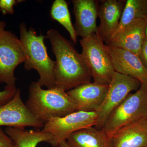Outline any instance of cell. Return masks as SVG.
Masks as SVG:
<instances>
[{"instance_id":"obj_14","label":"cell","mask_w":147,"mask_h":147,"mask_svg":"<svg viewBox=\"0 0 147 147\" xmlns=\"http://www.w3.org/2000/svg\"><path fill=\"white\" fill-rule=\"evenodd\" d=\"M72 2L75 18L74 27L77 36L84 38L92 34H97L98 1L73 0Z\"/></svg>"},{"instance_id":"obj_21","label":"cell","mask_w":147,"mask_h":147,"mask_svg":"<svg viewBox=\"0 0 147 147\" xmlns=\"http://www.w3.org/2000/svg\"><path fill=\"white\" fill-rule=\"evenodd\" d=\"M22 1L20 0H0V11L3 15L13 14L14 6Z\"/></svg>"},{"instance_id":"obj_22","label":"cell","mask_w":147,"mask_h":147,"mask_svg":"<svg viewBox=\"0 0 147 147\" xmlns=\"http://www.w3.org/2000/svg\"><path fill=\"white\" fill-rule=\"evenodd\" d=\"M0 147H14L13 142L1 127H0Z\"/></svg>"},{"instance_id":"obj_23","label":"cell","mask_w":147,"mask_h":147,"mask_svg":"<svg viewBox=\"0 0 147 147\" xmlns=\"http://www.w3.org/2000/svg\"><path fill=\"white\" fill-rule=\"evenodd\" d=\"M139 57L143 64L147 69V39L146 38L142 44Z\"/></svg>"},{"instance_id":"obj_2","label":"cell","mask_w":147,"mask_h":147,"mask_svg":"<svg viewBox=\"0 0 147 147\" xmlns=\"http://www.w3.org/2000/svg\"><path fill=\"white\" fill-rule=\"evenodd\" d=\"M26 105L44 124L51 118L62 117L77 111L76 104L65 91L57 87L43 89L37 82L30 85Z\"/></svg>"},{"instance_id":"obj_6","label":"cell","mask_w":147,"mask_h":147,"mask_svg":"<svg viewBox=\"0 0 147 147\" xmlns=\"http://www.w3.org/2000/svg\"><path fill=\"white\" fill-rule=\"evenodd\" d=\"M98 120L96 112L77 111L62 117H52L45 123L41 131L50 133L52 139L49 144L57 147L66 141L74 132L95 126Z\"/></svg>"},{"instance_id":"obj_3","label":"cell","mask_w":147,"mask_h":147,"mask_svg":"<svg viewBox=\"0 0 147 147\" xmlns=\"http://www.w3.org/2000/svg\"><path fill=\"white\" fill-rule=\"evenodd\" d=\"M20 41L26 56L24 68L27 71L35 69L39 76L37 82L47 89L56 87L54 68L56 61L49 57L44 43L46 36L37 35L33 28L27 29L25 23L19 26Z\"/></svg>"},{"instance_id":"obj_1","label":"cell","mask_w":147,"mask_h":147,"mask_svg":"<svg viewBox=\"0 0 147 147\" xmlns=\"http://www.w3.org/2000/svg\"><path fill=\"white\" fill-rule=\"evenodd\" d=\"M52 50L56 57L55 76L56 87L68 91L87 83L92 77L82 57L71 42L55 29L47 31Z\"/></svg>"},{"instance_id":"obj_25","label":"cell","mask_w":147,"mask_h":147,"mask_svg":"<svg viewBox=\"0 0 147 147\" xmlns=\"http://www.w3.org/2000/svg\"><path fill=\"white\" fill-rule=\"evenodd\" d=\"M58 147H71L66 141H64L61 143Z\"/></svg>"},{"instance_id":"obj_13","label":"cell","mask_w":147,"mask_h":147,"mask_svg":"<svg viewBox=\"0 0 147 147\" xmlns=\"http://www.w3.org/2000/svg\"><path fill=\"white\" fill-rule=\"evenodd\" d=\"M146 19L132 21L113 35L108 45L134 53L139 56L145 38Z\"/></svg>"},{"instance_id":"obj_15","label":"cell","mask_w":147,"mask_h":147,"mask_svg":"<svg viewBox=\"0 0 147 147\" xmlns=\"http://www.w3.org/2000/svg\"><path fill=\"white\" fill-rule=\"evenodd\" d=\"M147 118L123 127L111 137L113 147H143L147 145Z\"/></svg>"},{"instance_id":"obj_28","label":"cell","mask_w":147,"mask_h":147,"mask_svg":"<svg viewBox=\"0 0 147 147\" xmlns=\"http://www.w3.org/2000/svg\"><path fill=\"white\" fill-rule=\"evenodd\" d=\"M143 147H147V145H146V146H145Z\"/></svg>"},{"instance_id":"obj_12","label":"cell","mask_w":147,"mask_h":147,"mask_svg":"<svg viewBox=\"0 0 147 147\" xmlns=\"http://www.w3.org/2000/svg\"><path fill=\"white\" fill-rule=\"evenodd\" d=\"M108 85L90 82L66 92L76 104L77 111L96 112L104 100Z\"/></svg>"},{"instance_id":"obj_17","label":"cell","mask_w":147,"mask_h":147,"mask_svg":"<svg viewBox=\"0 0 147 147\" xmlns=\"http://www.w3.org/2000/svg\"><path fill=\"white\" fill-rule=\"evenodd\" d=\"M5 131L10 137L14 147H36L40 142H46L49 144L52 139L51 134L41 130H27L6 127Z\"/></svg>"},{"instance_id":"obj_24","label":"cell","mask_w":147,"mask_h":147,"mask_svg":"<svg viewBox=\"0 0 147 147\" xmlns=\"http://www.w3.org/2000/svg\"><path fill=\"white\" fill-rule=\"evenodd\" d=\"M6 24L5 21H0V33L4 30Z\"/></svg>"},{"instance_id":"obj_19","label":"cell","mask_w":147,"mask_h":147,"mask_svg":"<svg viewBox=\"0 0 147 147\" xmlns=\"http://www.w3.org/2000/svg\"><path fill=\"white\" fill-rule=\"evenodd\" d=\"M50 15L66 29L74 44L77 42V35L71 23L68 5L65 0H55L50 11Z\"/></svg>"},{"instance_id":"obj_5","label":"cell","mask_w":147,"mask_h":147,"mask_svg":"<svg viewBox=\"0 0 147 147\" xmlns=\"http://www.w3.org/2000/svg\"><path fill=\"white\" fill-rule=\"evenodd\" d=\"M81 54L94 83L109 85L115 71L104 42L96 33L80 40Z\"/></svg>"},{"instance_id":"obj_26","label":"cell","mask_w":147,"mask_h":147,"mask_svg":"<svg viewBox=\"0 0 147 147\" xmlns=\"http://www.w3.org/2000/svg\"><path fill=\"white\" fill-rule=\"evenodd\" d=\"M146 25L145 27V38L147 39V18H146Z\"/></svg>"},{"instance_id":"obj_20","label":"cell","mask_w":147,"mask_h":147,"mask_svg":"<svg viewBox=\"0 0 147 147\" xmlns=\"http://www.w3.org/2000/svg\"><path fill=\"white\" fill-rule=\"evenodd\" d=\"M17 90L16 87L6 86L4 90L0 91V107L10 101L16 94Z\"/></svg>"},{"instance_id":"obj_9","label":"cell","mask_w":147,"mask_h":147,"mask_svg":"<svg viewBox=\"0 0 147 147\" xmlns=\"http://www.w3.org/2000/svg\"><path fill=\"white\" fill-rule=\"evenodd\" d=\"M21 90L17 89L13 98L0 107V127L25 129L31 127L41 129L44 124L30 111L21 97Z\"/></svg>"},{"instance_id":"obj_11","label":"cell","mask_w":147,"mask_h":147,"mask_svg":"<svg viewBox=\"0 0 147 147\" xmlns=\"http://www.w3.org/2000/svg\"><path fill=\"white\" fill-rule=\"evenodd\" d=\"M98 1V16L100 24L97 34L108 44L118 28L126 0Z\"/></svg>"},{"instance_id":"obj_8","label":"cell","mask_w":147,"mask_h":147,"mask_svg":"<svg viewBox=\"0 0 147 147\" xmlns=\"http://www.w3.org/2000/svg\"><path fill=\"white\" fill-rule=\"evenodd\" d=\"M137 79L115 72L108 85L107 93L96 111L98 120L96 128L102 129L110 114L130 94L141 86Z\"/></svg>"},{"instance_id":"obj_16","label":"cell","mask_w":147,"mask_h":147,"mask_svg":"<svg viewBox=\"0 0 147 147\" xmlns=\"http://www.w3.org/2000/svg\"><path fill=\"white\" fill-rule=\"evenodd\" d=\"M66 142L71 147H113L111 138L102 129L94 127L74 132Z\"/></svg>"},{"instance_id":"obj_7","label":"cell","mask_w":147,"mask_h":147,"mask_svg":"<svg viewBox=\"0 0 147 147\" xmlns=\"http://www.w3.org/2000/svg\"><path fill=\"white\" fill-rule=\"evenodd\" d=\"M26 56L20 38L12 32L4 30L0 33V83L16 87L14 70L25 63Z\"/></svg>"},{"instance_id":"obj_18","label":"cell","mask_w":147,"mask_h":147,"mask_svg":"<svg viewBox=\"0 0 147 147\" xmlns=\"http://www.w3.org/2000/svg\"><path fill=\"white\" fill-rule=\"evenodd\" d=\"M146 18L147 0H127L118 28L115 33L135 19Z\"/></svg>"},{"instance_id":"obj_10","label":"cell","mask_w":147,"mask_h":147,"mask_svg":"<svg viewBox=\"0 0 147 147\" xmlns=\"http://www.w3.org/2000/svg\"><path fill=\"white\" fill-rule=\"evenodd\" d=\"M115 72L147 84V69L138 55L128 50L105 45Z\"/></svg>"},{"instance_id":"obj_4","label":"cell","mask_w":147,"mask_h":147,"mask_svg":"<svg viewBox=\"0 0 147 147\" xmlns=\"http://www.w3.org/2000/svg\"><path fill=\"white\" fill-rule=\"evenodd\" d=\"M147 117V84H141L136 92L129 94L114 110L102 127L111 138L123 127Z\"/></svg>"},{"instance_id":"obj_27","label":"cell","mask_w":147,"mask_h":147,"mask_svg":"<svg viewBox=\"0 0 147 147\" xmlns=\"http://www.w3.org/2000/svg\"><path fill=\"white\" fill-rule=\"evenodd\" d=\"M146 127H147V121H146Z\"/></svg>"}]
</instances>
